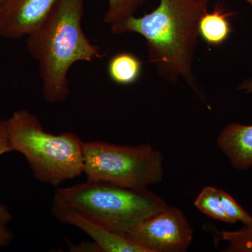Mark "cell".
<instances>
[{
  "label": "cell",
  "mask_w": 252,
  "mask_h": 252,
  "mask_svg": "<svg viewBox=\"0 0 252 252\" xmlns=\"http://www.w3.org/2000/svg\"><path fill=\"white\" fill-rule=\"evenodd\" d=\"M210 0H160L157 9L141 17L111 26L115 34L137 33L144 38L151 63L170 84L185 79L198 92L193 72L200 18Z\"/></svg>",
  "instance_id": "obj_1"
},
{
  "label": "cell",
  "mask_w": 252,
  "mask_h": 252,
  "mask_svg": "<svg viewBox=\"0 0 252 252\" xmlns=\"http://www.w3.org/2000/svg\"><path fill=\"white\" fill-rule=\"evenodd\" d=\"M85 0H57L49 14L27 36L26 46L39 65L42 94L48 103L63 102L69 93L68 73L78 62L103 55L81 26Z\"/></svg>",
  "instance_id": "obj_2"
},
{
  "label": "cell",
  "mask_w": 252,
  "mask_h": 252,
  "mask_svg": "<svg viewBox=\"0 0 252 252\" xmlns=\"http://www.w3.org/2000/svg\"><path fill=\"white\" fill-rule=\"evenodd\" d=\"M6 122L11 152L22 154L34 178L58 187L84 173L85 143L71 132L54 135L26 109L16 111Z\"/></svg>",
  "instance_id": "obj_3"
},
{
  "label": "cell",
  "mask_w": 252,
  "mask_h": 252,
  "mask_svg": "<svg viewBox=\"0 0 252 252\" xmlns=\"http://www.w3.org/2000/svg\"><path fill=\"white\" fill-rule=\"evenodd\" d=\"M54 199L106 229L122 235L169 207L148 188H127L105 182L87 181L57 189Z\"/></svg>",
  "instance_id": "obj_4"
},
{
  "label": "cell",
  "mask_w": 252,
  "mask_h": 252,
  "mask_svg": "<svg viewBox=\"0 0 252 252\" xmlns=\"http://www.w3.org/2000/svg\"><path fill=\"white\" fill-rule=\"evenodd\" d=\"M164 158L151 144L121 146L86 142L84 173L87 181L105 182L131 189H147L162 182Z\"/></svg>",
  "instance_id": "obj_5"
},
{
  "label": "cell",
  "mask_w": 252,
  "mask_h": 252,
  "mask_svg": "<svg viewBox=\"0 0 252 252\" xmlns=\"http://www.w3.org/2000/svg\"><path fill=\"white\" fill-rule=\"evenodd\" d=\"M124 236L147 252H185L191 245L193 229L180 208L169 205L137 223Z\"/></svg>",
  "instance_id": "obj_6"
},
{
  "label": "cell",
  "mask_w": 252,
  "mask_h": 252,
  "mask_svg": "<svg viewBox=\"0 0 252 252\" xmlns=\"http://www.w3.org/2000/svg\"><path fill=\"white\" fill-rule=\"evenodd\" d=\"M57 0H4L1 8L0 36H27L49 14Z\"/></svg>",
  "instance_id": "obj_7"
},
{
  "label": "cell",
  "mask_w": 252,
  "mask_h": 252,
  "mask_svg": "<svg viewBox=\"0 0 252 252\" xmlns=\"http://www.w3.org/2000/svg\"><path fill=\"white\" fill-rule=\"evenodd\" d=\"M51 210L54 216L60 221L74 225L90 236L100 252H147L145 249L124 235L106 229L54 199Z\"/></svg>",
  "instance_id": "obj_8"
},
{
  "label": "cell",
  "mask_w": 252,
  "mask_h": 252,
  "mask_svg": "<svg viewBox=\"0 0 252 252\" xmlns=\"http://www.w3.org/2000/svg\"><path fill=\"white\" fill-rule=\"evenodd\" d=\"M217 144L235 169L248 170L252 167V125L233 123L225 126Z\"/></svg>",
  "instance_id": "obj_9"
},
{
  "label": "cell",
  "mask_w": 252,
  "mask_h": 252,
  "mask_svg": "<svg viewBox=\"0 0 252 252\" xmlns=\"http://www.w3.org/2000/svg\"><path fill=\"white\" fill-rule=\"evenodd\" d=\"M234 12L226 11L220 4L215 6L212 12H205L199 23V35L207 45L220 46L229 37L233 32L230 18Z\"/></svg>",
  "instance_id": "obj_10"
},
{
  "label": "cell",
  "mask_w": 252,
  "mask_h": 252,
  "mask_svg": "<svg viewBox=\"0 0 252 252\" xmlns=\"http://www.w3.org/2000/svg\"><path fill=\"white\" fill-rule=\"evenodd\" d=\"M143 62L135 55L120 52L109 60L107 72L111 80L119 85L127 86L138 80L142 74Z\"/></svg>",
  "instance_id": "obj_11"
},
{
  "label": "cell",
  "mask_w": 252,
  "mask_h": 252,
  "mask_svg": "<svg viewBox=\"0 0 252 252\" xmlns=\"http://www.w3.org/2000/svg\"><path fill=\"white\" fill-rule=\"evenodd\" d=\"M194 205L207 217L224 223H233L223 210L220 189L217 187H205L195 198Z\"/></svg>",
  "instance_id": "obj_12"
},
{
  "label": "cell",
  "mask_w": 252,
  "mask_h": 252,
  "mask_svg": "<svg viewBox=\"0 0 252 252\" xmlns=\"http://www.w3.org/2000/svg\"><path fill=\"white\" fill-rule=\"evenodd\" d=\"M108 9L104 15V23L109 26L120 24L135 16L136 11L147 0H107Z\"/></svg>",
  "instance_id": "obj_13"
},
{
  "label": "cell",
  "mask_w": 252,
  "mask_h": 252,
  "mask_svg": "<svg viewBox=\"0 0 252 252\" xmlns=\"http://www.w3.org/2000/svg\"><path fill=\"white\" fill-rule=\"evenodd\" d=\"M218 241H224L227 246L223 252H252V223L244 225L238 230L220 232Z\"/></svg>",
  "instance_id": "obj_14"
},
{
  "label": "cell",
  "mask_w": 252,
  "mask_h": 252,
  "mask_svg": "<svg viewBox=\"0 0 252 252\" xmlns=\"http://www.w3.org/2000/svg\"><path fill=\"white\" fill-rule=\"evenodd\" d=\"M220 193L223 210L233 223L242 222L244 225L252 224V215L245 211V210L235 201V199L225 190L220 189Z\"/></svg>",
  "instance_id": "obj_15"
},
{
  "label": "cell",
  "mask_w": 252,
  "mask_h": 252,
  "mask_svg": "<svg viewBox=\"0 0 252 252\" xmlns=\"http://www.w3.org/2000/svg\"><path fill=\"white\" fill-rule=\"evenodd\" d=\"M11 152L8 140L6 122L0 119V157ZM12 220V216L6 205L0 204V224L7 225Z\"/></svg>",
  "instance_id": "obj_16"
},
{
  "label": "cell",
  "mask_w": 252,
  "mask_h": 252,
  "mask_svg": "<svg viewBox=\"0 0 252 252\" xmlns=\"http://www.w3.org/2000/svg\"><path fill=\"white\" fill-rule=\"evenodd\" d=\"M14 239V235L6 225L0 224V247L6 246Z\"/></svg>",
  "instance_id": "obj_17"
},
{
  "label": "cell",
  "mask_w": 252,
  "mask_h": 252,
  "mask_svg": "<svg viewBox=\"0 0 252 252\" xmlns=\"http://www.w3.org/2000/svg\"><path fill=\"white\" fill-rule=\"evenodd\" d=\"M238 90L243 91L247 94L252 93V78L246 79L238 86Z\"/></svg>",
  "instance_id": "obj_18"
},
{
  "label": "cell",
  "mask_w": 252,
  "mask_h": 252,
  "mask_svg": "<svg viewBox=\"0 0 252 252\" xmlns=\"http://www.w3.org/2000/svg\"><path fill=\"white\" fill-rule=\"evenodd\" d=\"M4 0H0V26H1V8H2L3 3H4Z\"/></svg>",
  "instance_id": "obj_19"
},
{
  "label": "cell",
  "mask_w": 252,
  "mask_h": 252,
  "mask_svg": "<svg viewBox=\"0 0 252 252\" xmlns=\"http://www.w3.org/2000/svg\"><path fill=\"white\" fill-rule=\"evenodd\" d=\"M245 1H248L249 4L251 5V6H252V0H245Z\"/></svg>",
  "instance_id": "obj_20"
}]
</instances>
